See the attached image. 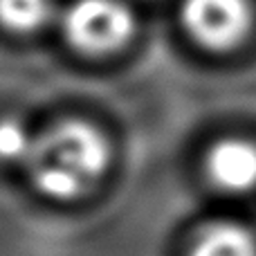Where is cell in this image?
<instances>
[{
  "label": "cell",
  "mask_w": 256,
  "mask_h": 256,
  "mask_svg": "<svg viewBox=\"0 0 256 256\" xmlns=\"http://www.w3.org/2000/svg\"><path fill=\"white\" fill-rule=\"evenodd\" d=\"M36 135L16 117L0 120V162L25 164L32 153Z\"/></svg>",
  "instance_id": "7"
},
{
  "label": "cell",
  "mask_w": 256,
  "mask_h": 256,
  "mask_svg": "<svg viewBox=\"0 0 256 256\" xmlns=\"http://www.w3.org/2000/svg\"><path fill=\"white\" fill-rule=\"evenodd\" d=\"M56 16L54 0H0V27L12 34H34Z\"/></svg>",
  "instance_id": "6"
},
{
  "label": "cell",
  "mask_w": 256,
  "mask_h": 256,
  "mask_svg": "<svg viewBox=\"0 0 256 256\" xmlns=\"http://www.w3.org/2000/svg\"><path fill=\"white\" fill-rule=\"evenodd\" d=\"M189 256H256V236L238 222H214L198 234Z\"/></svg>",
  "instance_id": "5"
},
{
  "label": "cell",
  "mask_w": 256,
  "mask_h": 256,
  "mask_svg": "<svg viewBox=\"0 0 256 256\" xmlns=\"http://www.w3.org/2000/svg\"><path fill=\"white\" fill-rule=\"evenodd\" d=\"M110 164V144L97 126L63 120L36 135L25 166L34 186L52 200H76L94 189Z\"/></svg>",
  "instance_id": "1"
},
{
  "label": "cell",
  "mask_w": 256,
  "mask_h": 256,
  "mask_svg": "<svg viewBox=\"0 0 256 256\" xmlns=\"http://www.w3.org/2000/svg\"><path fill=\"white\" fill-rule=\"evenodd\" d=\"M66 43L86 56H108L130 43L135 14L124 0H74L58 16Z\"/></svg>",
  "instance_id": "2"
},
{
  "label": "cell",
  "mask_w": 256,
  "mask_h": 256,
  "mask_svg": "<svg viewBox=\"0 0 256 256\" xmlns=\"http://www.w3.org/2000/svg\"><path fill=\"white\" fill-rule=\"evenodd\" d=\"M207 176L227 194L256 189V144L240 137H227L209 148L204 160Z\"/></svg>",
  "instance_id": "4"
},
{
  "label": "cell",
  "mask_w": 256,
  "mask_h": 256,
  "mask_svg": "<svg viewBox=\"0 0 256 256\" xmlns=\"http://www.w3.org/2000/svg\"><path fill=\"white\" fill-rule=\"evenodd\" d=\"M180 20L200 48L230 52L250 36L254 12L250 0H182Z\"/></svg>",
  "instance_id": "3"
}]
</instances>
